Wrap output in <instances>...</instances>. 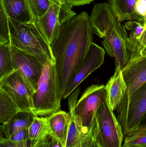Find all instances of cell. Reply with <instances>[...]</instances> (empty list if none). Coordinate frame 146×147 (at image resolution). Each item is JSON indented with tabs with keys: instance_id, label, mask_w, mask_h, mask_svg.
Listing matches in <instances>:
<instances>
[{
	"instance_id": "obj_27",
	"label": "cell",
	"mask_w": 146,
	"mask_h": 147,
	"mask_svg": "<svg viewBox=\"0 0 146 147\" xmlns=\"http://www.w3.org/2000/svg\"><path fill=\"white\" fill-rule=\"evenodd\" d=\"M11 140L14 147H28V131L24 130L11 136Z\"/></svg>"
},
{
	"instance_id": "obj_26",
	"label": "cell",
	"mask_w": 146,
	"mask_h": 147,
	"mask_svg": "<svg viewBox=\"0 0 146 147\" xmlns=\"http://www.w3.org/2000/svg\"><path fill=\"white\" fill-rule=\"evenodd\" d=\"M96 124L94 121L90 131L86 134H83L79 147H97L96 141Z\"/></svg>"
},
{
	"instance_id": "obj_5",
	"label": "cell",
	"mask_w": 146,
	"mask_h": 147,
	"mask_svg": "<svg viewBox=\"0 0 146 147\" xmlns=\"http://www.w3.org/2000/svg\"><path fill=\"white\" fill-rule=\"evenodd\" d=\"M97 147H122L124 134L121 124L107 101L98 109L95 117Z\"/></svg>"
},
{
	"instance_id": "obj_18",
	"label": "cell",
	"mask_w": 146,
	"mask_h": 147,
	"mask_svg": "<svg viewBox=\"0 0 146 147\" xmlns=\"http://www.w3.org/2000/svg\"><path fill=\"white\" fill-rule=\"evenodd\" d=\"M80 89H76L69 98V114L70 116V125L65 147H79L81 141L82 134L81 128L78 124L75 113V105L78 102Z\"/></svg>"
},
{
	"instance_id": "obj_32",
	"label": "cell",
	"mask_w": 146,
	"mask_h": 147,
	"mask_svg": "<svg viewBox=\"0 0 146 147\" xmlns=\"http://www.w3.org/2000/svg\"><path fill=\"white\" fill-rule=\"evenodd\" d=\"M50 137V136H49ZM49 137L48 138V140L44 142L43 144L40 145V146L37 147H49Z\"/></svg>"
},
{
	"instance_id": "obj_24",
	"label": "cell",
	"mask_w": 146,
	"mask_h": 147,
	"mask_svg": "<svg viewBox=\"0 0 146 147\" xmlns=\"http://www.w3.org/2000/svg\"><path fill=\"white\" fill-rule=\"evenodd\" d=\"M55 1L57 0H29L34 22L45 15Z\"/></svg>"
},
{
	"instance_id": "obj_19",
	"label": "cell",
	"mask_w": 146,
	"mask_h": 147,
	"mask_svg": "<svg viewBox=\"0 0 146 147\" xmlns=\"http://www.w3.org/2000/svg\"><path fill=\"white\" fill-rule=\"evenodd\" d=\"M27 131L29 147H37L45 142L50 134L47 117L36 116Z\"/></svg>"
},
{
	"instance_id": "obj_15",
	"label": "cell",
	"mask_w": 146,
	"mask_h": 147,
	"mask_svg": "<svg viewBox=\"0 0 146 147\" xmlns=\"http://www.w3.org/2000/svg\"><path fill=\"white\" fill-rule=\"evenodd\" d=\"M9 19L21 23L34 22L29 0H0Z\"/></svg>"
},
{
	"instance_id": "obj_14",
	"label": "cell",
	"mask_w": 146,
	"mask_h": 147,
	"mask_svg": "<svg viewBox=\"0 0 146 147\" xmlns=\"http://www.w3.org/2000/svg\"><path fill=\"white\" fill-rule=\"evenodd\" d=\"M106 87L107 102L114 111L121 104L127 90L121 67L115 68L114 75L107 83Z\"/></svg>"
},
{
	"instance_id": "obj_3",
	"label": "cell",
	"mask_w": 146,
	"mask_h": 147,
	"mask_svg": "<svg viewBox=\"0 0 146 147\" xmlns=\"http://www.w3.org/2000/svg\"><path fill=\"white\" fill-rule=\"evenodd\" d=\"M10 45L33 55L44 64H55L50 45L46 41L35 22L21 23L8 18Z\"/></svg>"
},
{
	"instance_id": "obj_22",
	"label": "cell",
	"mask_w": 146,
	"mask_h": 147,
	"mask_svg": "<svg viewBox=\"0 0 146 147\" xmlns=\"http://www.w3.org/2000/svg\"><path fill=\"white\" fill-rule=\"evenodd\" d=\"M15 71L10 43L0 45V80Z\"/></svg>"
},
{
	"instance_id": "obj_29",
	"label": "cell",
	"mask_w": 146,
	"mask_h": 147,
	"mask_svg": "<svg viewBox=\"0 0 146 147\" xmlns=\"http://www.w3.org/2000/svg\"><path fill=\"white\" fill-rule=\"evenodd\" d=\"M94 0H67V3L72 7L89 4Z\"/></svg>"
},
{
	"instance_id": "obj_23",
	"label": "cell",
	"mask_w": 146,
	"mask_h": 147,
	"mask_svg": "<svg viewBox=\"0 0 146 147\" xmlns=\"http://www.w3.org/2000/svg\"><path fill=\"white\" fill-rule=\"evenodd\" d=\"M146 147V126H139L125 136L123 146Z\"/></svg>"
},
{
	"instance_id": "obj_37",
	"label": "cell",
	"mask_w": 146,
	"mask_h": 147,
	"mask_svg": "<svg viewBox=\"0 0 146 147\" xmlns=\"http://www.w3.org/2000/svg\"><path fill=\"white\" fill-rule=\"evenodd\" d=\"M144 26H145V28H146V17L145 19V22H144Z\"/></svg>"
},
{
	"instance_id": "obj_28",
	"label": "cell",
	"mask_w": 146,
	"mask_h": 147,
	"mask_svg": "<svg viewBox=\"0 0 146 147\" xmlns=\"http://www.w3.org/2000/svg\"><path fill=\"white\" fill-rule=\"evenodd\" d=\"M137 21L144 24L146 17V0H138L135 7Z\"/></svg>"
},
{
	"instance_id": "obj_2",
	"label": "cell",
	"mask_w": 146,
	"mask_h": 147,
	"mask_svg": "<svg viewBox=\"0 0 146 147\" xmlns=\"http://www.w3.org/2000/svg\"><path fill=\"white\" fill-rule=\"evenodd\" d=\"M102 44L110 57H114L115 68L122 69L129 61L127 48L128 34L124 25L115 16L109 6L104 9L99 22Z\"/></svg>"
},
{
	"instance_id": "obj_8",
	"label": "cell",
	"mask_w": 146,
	"mask_h": 147,
	"mask_svg": "<svg viewBox=\"0 0 146 147\" xmlns=\"http://www.w3.org/2000/svg\"><path fill=\"white\" fill-rule=\"evenodd\" d=\"M127 90L121 104L117 109V120L124 115L133 93L146 83V55L129 60L122 69Z\"/></svg>"
},
{
	"instance_id": "obj_16",
	"label": "cell",
	"mask_w": 146,
	"mask_h": 147,
	"mask_svg": "<svg viewBox=\"0 0 146 147\" xmlns=\"http://www.w3.org/2000/svg\"><path fill=\"white\" fill-rule=\"evenodd\" d=\"M47 117L50 136L56 139L65 147L70 125L69 113L60 110Z\"/></svg>"
},
{
	"instance_id": "obj_33",
	"label": "cell",
	"mask_w": 146,
	"mask_h": 147,
	"mask_svg": "<svg viewBox=\"0 0 146 147\" xmlns=\"http://www.w3.org/2000/svg\"><path fill=\"white\" fill-rule=\"evenodd\" d=\"M146 126V114L145 115L144 117H143L142 119V121H141V122L139 126Z\"/></svg>"
},
{
	"instance_id": "obj_6",
	"label": "cell",
	"mask_w": 146,
	"mask_h": 147,
	"mask_svg": "<svg viewBox=\"0 0 146 147\" xmlns=\"http://www.w3.org/2000/svg\"><path fill=\"white\" fill-rule=\"evenodd\" d=\"M107 101L106 86L92 85L85 90L75 109L76 121L82 134L90 131L95 121L98 109Z\"/></svg>"
},
{
	"instance_id": "obj_21",
	"label": "cell",
	"mask_w": 146,
	"mask_h": 147,
	"mask_svg": "<svg viewBox=\"0 0 146 147\" xmlns=\"http://www.w3.org/2000/svg\"><path fill=\"white\" fill-rule=\"evenodd\" d=\"M20 110L12 98L0 89V122L5 124L10 121Z\"/></svg>"
},
{
	"instance_id": "obj_12",
	"label": "cell",
	"mask_w": 146,
	"mask_h": 147,
	"mask_svg": "<svg viewBox=\"0 0 146 147\" xmlns=\"http://www.w3.org/2000/svg\"><path fill=\"white\" fill-rule=\"evenodd\" d=\"M105 56L104 49L92 43L81 67L67 87L63 96V99L69 96L85 79L100 68L104 62Z\"/></svg>"
},
{
	"instance_id": "obj_36",
	"label": "cell",
	"mask_w": 146,
	"mask_h": 147,
	"mask_svg": "<svg viewBox=\"0 0 146 147\" xmlns=\"http://www.w3.org/2000/svg\"><path fill=\"white\" fill-rule=\"evenodd\" d=\"M122 147H141L140 146H122Z\"/></svg>"
},
{
	"instance_id": "obj_9",
	"label": "cell",
	"mask_w": 146,
	"mask_h": 147,
	"mask_svg": "<svg viewBox=\"0 0 146 147\" xmlns=\"http://www.w3.org/2000/svg\"><path fill=\"white\" fill-rule=\"evenodd\" d=\"M15 71L20 74L33 94L36 92L44 64L37 57L11 45Z\"/></svg>"
},
{
	"instance_id": "obj_35",
	"label": "cell",
	"mask_w": 146,
	"mask_h": 147,
	"mask_svg": "<svg viewBox=\"0 0 146 147\" xmlns=\"http://www.w3.org/2000/svg\"><path fill=\"white\" fill-rule=\"evenodd\" d=\"M142 55H143V56H145L146 55V48L145 50L142 53Z\"/></svg>"
},
{
	"instance_id": "obj_13",
	"label": "cell",
	"mask_w": 146,
	"mask_h": 147,
	"mask_svg": "<svg viewBox=\"0 0 146 147\" xmlns=\"http://www.w3.org/2000/svg\"><path fill=\"white\" fill-rule=\"evenodd\" d=\"M124 26L129 32L127 48L129 60L142 56L146 48V28L144 24L135 21H127Z\"/></svg>"
},
{
	"instance_id": "obj_10",
	"label": "cell",
	"mask_w": 146,
	"mask_h": 147,
	"mask_svg": "<svg viewBox=\"0 0 146 147\" xmlns=\"http://www.w3.org/2000/svg\"><path fill=\"white\" fill-rule=\"evenodd\" d=\"M0 89L15 102L21 111L33 112V93L20 74L15 71L0 80Z\"/></svg>"
},
{
	"instance_id": "obj_30",
	"label": "cell",
	"mask_w": 146,
	"mask_h": 147,
	"mask_svg": "<svg viewBox=\"0 0 146 147\" xmlns=\"http://www.w3.org/2000/svg\"><path fill=\"white\" fill-rule=\"evenodd\" d=\"M0 147H14V146L10 138H7L1 135Z\"/></svg>"
},
{
	"instance_id": "obj_20",
	"label": "cell",
	"mask_w": 146,
	"mask_h": 147,
	"mask_svg": "<svg viewBox=\"0 0 146 147\" xmlns=\"http://www.w3.org/2000/svg\"><path fill=\"white\" fill-rule=\"evenodd\" d=\"M120 21H137L135 7L138 0H107Z\"/></svg>"
},
{
	"instance_id": "obj_31",
	"label": "cell",
	"mask_w": 146,
	"mask_h": 147,
	"mask_svg": "<svg viewBox=\"0 0 146 147\" xmlns=\"http://www.w3.org/2000/svg\"><path fill=\"white\" fill-rule=\"evenodd\" d=\"M49 147H64V146L56 139L50 136Z\"/></svg>"
},
{
	"instance_id": "obj_17",
	"label": "cell",
	"mask_w": 146,
	"mask_h": 147,
	"mask_svg": "<svg viewBox=\"0 0 146 147\" xmlns=\"http://www.w3.org/2000/svg\"><path fill=\"white\" fill-rule=\"evenodd\" d=\"M36 116L33 112L20 111L10 121L1 126V135L10 138L14 135L27 130Z\"/></svg>"
},
{
	"instance_id": "obj_7",
	"label": "cell",
	"mask_w": 146,
	"mask_h": 147,
	"mask_svg": "<svg viewBox=\"0 0 146 147\" xmlns=\"http://www.w3.org/2000/svg\"><path fill=\"white\" fill-rule=\"evenodd\" d=\"M72 6L55 1L42 17L35 21L41 34L49 45L57 37L61 26L76 16Z\"/></svg>"
},
{
	"instance_id": "obj_4",
	"label": "cell",
	"mask_w": 146,
	"mask_h": 147,
	"mask_svg": "<svg viewBox=\"0 0 146 147\" xmlns=\"http://www.w3.org/2000/svg\"><path fill=\"white\" fill-rule=\"evenodd\" d=\"M62 98L55 64L46 62L33 94V112L36 116H49L60 110Z\"/></svg>"
},
{
	"instance_id": "obj_11",
	"label": "cell",
	"mask_w": 146,
	"mask_h": 147,
	"mask_svg": "<svg viewBox=\"0 0 146 147\" xmlns=\"http://www.w3.org/2000/svg\"><path fill=\"white\" fill-rule=\"evenodd\" d=\"M146 114V83L131 96L127 109L118 121L124 136L139 127Z\"/></svg>"
},
{
	"instance_id": "obj_34",
	"label": "cell",
	"mask_w": 146,
	"mask_h": 147,
	"mask_svg": "<svg viewBox=\"0 0 146 147\" xmlns=\"http://www.w3.org/2000/svg\"><path fill=\"white\" fill-rule=\"evenodd\" d=\"M57 1H59L61 2L62 3H63V4H66L67 3V0H57Z\"/></svg>"
},
{
	"instance_id": "obj_25",
	"label": "cell",
	"mask_w": 146,
	"mask_h": 147,
	"mask_svg": "<svg viewBox=\"0 0 146 147\" xmlns=\"http://www.w3.org/2000/svg\"><path fill=\"white\" fill-rule=\"evenodd\" d=\"M10 43L8 17L2 6L0 9V45Z\"/></svg>"
},
{
	"instance_id": "obj_1",
	"label": "cell",
	"mask_w": 146,
	"mask_h": 147,
	"mask_svg": "<svg viewBox=\"0 0 146 147\" xmlns=\"http://www.w3.org/2000/svg\"><path fill=\"white\" fill-rule=\"evenodd\" d=\"M93 33L90 16L83 11L62 24L50 45L63 96L93 43Z\"/></svg>"
}]
</instances>
